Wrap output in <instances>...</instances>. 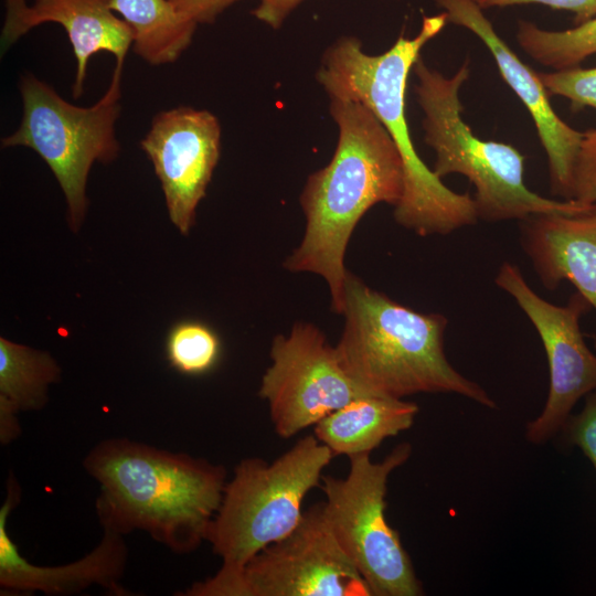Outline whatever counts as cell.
Here are the masks:
<instances>
[{"mask_svg":"<svg viewBox=\"0 0 596 596\" xmlns=\"http://www.w3.org/2000/svg\"><path fill=\"white\" fill-rule=\"evenodd\" d=\"M330 114L339 129L337 148L330 162L307 179L300 195L305 233L284 267L322 277L332 310L342 315L344 256L353 230L373 205L400 203L405 175L397 147L370 108L330 97Z\"/></svg>","mask_w":596,"mask_h":596,"instance_id":"6da1fadb","label":"cell"},{"mask_svg":"<svg viewBox=\"0 0 596 596\" xmlns=\"http://www.w3.org/2000/svg\"><path fill=\"white\" fill-rule=\"evenodd\" d=\"M83 466L99 485L104 530L143 531L179 554L206 541L226 485L223 466L128 438L99 441Z\"/></svg>","mask_w":596,"mask_h":596,"instance_id":"7a4b0ae2","label":"cell"},{"mask_svg":"<svg viewBox=\"0 0 596 596\" xmlns=\"http://www.w3.org/2000/svg\"><path fill=\"white\" fill-rule=\"evenodd\" d=\"M448 23L447 15H424L414 38L401 35L384 53L366 54L354 36L337 40L323 54L317 81L330 97L355 100L383 124L404 163V193L394 206L395 221L421 236L449 234L478 221L469 193L447 188L419 158L408 130L407 78L425 44Z\"/></svg>","mask_w":596,"mask_h":596,"instance_id":"3957f363","label":"cell"},{"mask_svg":"<svg viewBox=\"0 0 596 596\" xmlns=\"http://www.w3.org/2000/svg\"><path fill=\"white\" fill-rule=\"evenodd\" d=\"M344 328L336 345L347 373L366 390L395 398L456 393L486 407L494 401L456 371L445 356L447 319L392 300L348 270Z\"/></svg>","mask_w":596,"mask_h":596,"instance_id":"277c9868","label":"cell"},{"mask_svg":"<svg viewBox=\"0 0 596 596\" xmlns=\"http://www.w3.org/2000/svg\"><path fill=\"white\" fill-rule=\"evenodd\" d=\"M413 72L424 113L425 142L434 149V173L465 175L475 187L478 219L488 222L524 220L542 213L579 214L596 204L555 201L531 191L524 183L525 157L512 145L483 140L462 119L460 89L470 76L467 58L450 77L430 68L419 56Z\"/></svg>","mask_w":596,"mask_h":596,"instance_id":"5b68a950","label":"cell"},{"mask_svg":"<svg viewBox=\"0 0 596 596\" xmlns=\"http://www.w3.org/2000/svg\"><path fill=\"white\" fill-rule=\"evenodd\" d=\"M315 435L300 438L270 464L242 459L225 485L206 541L222 558L213 578L235 576L259 551L289 534L299 523L301 504L333 458Z\"/></svg>","mask_w":596,"mask_h":596,"instance_id":"8992f818","label":"cell"},{"mask_svg":"<svg viewBox=\"0 0 596 596\" xmlns=\"http://www.w3.org/2000/svg\"><path fill=\"white\" fill-rule=\"evenodd\" d=\"M120 82L121 73L114 71L104 96L91 107H78L34 75H24L20 82L21 124L1 140L2 147L31 148L46 162L64 192L74 232L86 214L92 166L111 162L119 153L115 123L120 114Z\"/></svg>","mask_w":596,"mask_h":596,"instance_id":"52a82bcc","label":"cell"},{"mask_svg":"<svg viewBox=\"0 0 596 596\" xmlns=\"http://www.w3.org/2000/svg\"><path fill=\"white\" fill-rule=\"evenodd\" d=\"M411 454V445L403 443L380 462L370 454L351 456L344 478H321L324 518L371 596L423 594L409 555L385 518L389 477Z\"/></svg>","mask_w":596,"mask_h":596,"instance_id":"ba28073f","label":"cell"},{"mask_svg":"<svg viewBox=\"0 0 596 596\" xmlns=\"http://www.w3.org/2000/svg\"><path fill=\"white\" fill-rule=\"evenodd\" d=\"M187 596H371L361 574L330 529L322 503L272 543L235 576L194 583Z\"/></svg>","mask_w":596,"mask_h":596,"instance_id":"9c48e42d","label":"cell"},{"mask_svg":"<svg viewBox=\"0 0 596 596\" xmlns=\"http://www.w3.org/2000/svg\"><path fill=\"white\" fill-rule=\"evenodd\" d=\"M272 364L258 395L268 403L275 432L295 436L351 401L375 394L343 369L336 347L311 323L297 322L270 347Z\"/></svg>","mask_w":596,"mask_h":596,"instance_id":"30bf717a","label":"cell"},{"mask_svg":"<svg viewBox=\"0 0 596 596\" xmlns=\"http://www.w3.org/2000/svg\"><path fill=\"white\" fill-rule=\"evenodd\" d=\"M496 284L509 292L538 330L547 356L550 390L541 414L526 425L530 443L542 444L563 429L577 401L596 390V355L586 345L579 318L590 305L576 291L566 306L553 305L525 283L520 270L504 263Z\"/></svg>","mask_w":596,"mask_h":596,"instance_id":"8fae6325","label":"cell"},{"mask_svg":"<svg viewBox=\"0 0 596 596\" xmlns=\"http://www.w3.org/2000/svg\"><path fill=\"white\" fill-rule=\"evenodd\" d=\"M140 146L161 182L171 222L187 235L220 158L219 119L184 106L161 111Z\"/></svg>","mask_w":596,"mask_h":596,"instance_id":"7c38bea8","label":"cell"},{"mask_svg":"<svg viewBox=\"0 0 596 596\" xmlns=\"http://www.w3.org/2000/svg\"><path fill=\"white\" fill-rule=\"evenodd\" d=\"M449 23L462 26L487 46L501 77L529 111L545 150L553 194L571 200L573 170L583 132L567 125L554 110L538 72L525 64L498 34L473 0H434Z\"/></svg>","mask_w":596,"mask_h":596,"instance_id":"4fadbf2b","label":"cell"},{"mask_svg":"<svg viewBox=\"0 0 596 596\" xmlns=\"http://www.w3.org/2000/svg\"><path fill=\"white\" fill-rule=\"evenodd\" d=\"M45 22L61 24L76 57L73 97L84 92L87 64L98 52L111 53L115 71L123 73L126 54L134 44L130 26L110 8V0H6L1 49L7 50L31 29Z\"/></svg>","mask_w":596,"mask_h":596,"instance_id":"5bb4252c","label":"cell"},{"mask_svg":"<svg viewBox=\"0 0 596 596\" xmlns=\"http://www.w3.org/2000/svg\"><path fill=\"white\" fill-rule=\"evenodd\" d=\"M20 501V488L13 476L7 482V498L0 509V585L22 593L73 595L99 585L116 595H126L120 585L128 550L124 535L104 530L98 545L84 557L58 566H38L28 562L11 540L7 523Z\"/></svg>","mask_w":596,"mask_h":596,"instance_id":"9a60e30c","label":"cell"},{"mask_svg":"<svg viewBox=\"0 0 596 596\" xmlns=\"http://www.w3.org/2000/svg\"><path fill=\"white\" fill-rule=\"evenodd\" d=\"M522 245L550 290L571 281L596 310V206L579 214L542 213L521 220Z\"/></svg>","mask_w":596,"mask_h":596,"instance_id":"2e32d148","label":"cell"},{"mask_svg":"<svg viewBox=\"0 0 596 596\" xmlns=\"http://www.w3.org/2000/svg\"><path fill=\"white\" fill-rule=\"evenodd\" d=\"M417 412L413 402L371 394L328 414L315 425L313 435L333 456L371 454L385 438L408 429Z\"/></svg>","mask_w":596,"mask_h":596,"instance_id":"e0dca14e","label":"cell"},{"mask_svg":"<svg viewBox=\"0 0 596 596\" xmlns=\"http://www.w3.org/2000/svg\"><path fill=\"white\" fill-rule=\"evenodd\" d=\"M134 34V51L152 65L174 62L191 44L196 23L175 11L169 0H110Z\"/></svg>","mask_w":596,"mask_h":596,"instance_id":"ac0fdd59","label":"cell"},{"mask_svg":"<svg viewBox=\"0 0 596 596\" xmlns=\"http://www.w3.org/2000/svg\"><path fill=\"white\" fill-rule=\"evenodd\" d=\"M60 374L50 353L0 338V398L19 412L41 409Z\"/></svg>","mask_w":596,"mask_h":596,"instance_id":"d6986e66","label":"cell"},{"mask_svg":"<svg viewBox=\"0 0 596 596\" xmlns=\"http://www.w3.org/2000/svg\"><path fill=\"white\" fill-rule=\"evenodd\" d=\"M517 42L535 62L555 71L579 66L596 54V17L572 29L544 30L531 21L519 20Z\"/></svg>","mask_w":596,"mask_h":596,"instance_id":"ffe728a7","label":"cell"},{"mask_svg":"<svg viewBox=\"0 0 596 596\" xmlns=\"http://www.w3.org/2000/svg\"><path fill=\"white\" fill-rule=\"evenodd\" d=\"M166 351L173 369L187 375H201L217 364L221 341L207 324L188 320L171 328Z\"/></svg>","mask_w":596,"mask_h":596,"instance_id":"44dd1931","label":"cell"},{"mask_svg":"<svg viewBox=\"0 0 596 596\" xmlns=\"http://www.w3.org/2000/svg\"><path fill=\"white\" fill-rule=\"evenodd\" d=\"M538 75L549 95L567 98L573 111L585 107L596 109V67L576 66L549 73L539 72Z\"/></svg>","mask_w":596,"mask_h":596,"instance_id":"7402d4cb","label":"cell"},{"mask_svg":"<svg viewBox=\"0 0 596 596\" xmlns=\"http://www.w3.org/2000/svg\"><path fill=\"white\" fill-rule=\"evenodd\" d=\"M571 200L596 204V129L583 132L573 170Z\"/></svg>","mask_w":596,"mask_h":596,"instance_id":"603a6c76","label":"cell"},{"mask_svg":"<svg viewBox=\"0 0 596 596\" xmlns=\"http://www.w3.org/2000/svg\"><path fill=\"white\" fill-rule=\"evenodd\" d=\"M567 440L577 446L596 470V390L586 395L583 409L563 427Z\"/></svg>","mask_w":596,"mask_h":596,"instance_id":"cb8c5ba5","label":"cell"},{"mask_svg":"<svg viewBox=\"0 0 596 596\" xmlns=\"http://www.w3.org/2000/svg\"><path fill=\"white\" fill-rule=\"evenodd\" d=\"M482 10L517 4H543L574 13L575 25L596 17V0H473Z\"/></svg>","mask_w":596,"mask_h":596,"instance_id":"d4e9b609","label":"cell"},{"mask_svg":"<svg viewBox=\"0 0 596 596\" xmlns=\"http://www.w3.org/2000/svg\"><path fill=\"white\" fill-rule=\"evenodd\" d=\"M240 0H169L182 17L199 23H212L227 7Z\"/></svg>","mask_w":596,"mask_h":596,"instance_id":"484cf974","label":"cell"},{"mask_svg":"<svg viewBox=\"0 0 596 596\" xmlns=\"http://www.w3.org/2000/svg\"><path fill=\"white\" fill-rule=\"evenodd\" d=\"M302 1L304 0H259L258 7L253 10L252 13L273 29H278L291 11Z\"/></svg>","mask_w":596,"mask_h":596,"instance_id":"4316f807","label":"cell"},{"mask_svg":"<svg viewBox=\"0 0 596 596\" xmlns=\"http://www.w3.org/2000/svg\"><path fill=\"white\" fill-rule=\"evenodd\" d=\"M18 413L19 411L8 401L0 398V443L2 445L10 444L21 434Z\"/></svg>","mask_w":596,"mask_h":596,"instance_id":"83f0119b","label":"cell"}]
</instances>
